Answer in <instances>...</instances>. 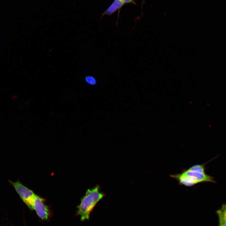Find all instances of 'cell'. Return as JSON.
Returning <instances> with one entry per match:
<instances>
[{
	"mask_svg": "<svg viewBox=\"0 0 226 226\" xmlns=\"http://www.w3.org/2000/svg\"><path fill=\"white\" fill-rule=\"evenodd\" d=\"M170 176L176 180L180 185L187 187L202 182H215L213 177L206 174L204 164L193 165L180 173L171 175Z\"/></svg>",
	"mask_w": 226,
	"mask_h": 226,
	"instance_id": "1",
	"label": "cell"
},
{
	"mask_svg": "<svg viewBox=\"0 0 226 226\" xmlns=\"http://www.w3.org/2000/svg\"><path fill=\"white\" fill-rule=\"evenodd\" d=\"M100 186L96 185L91 189H88L81 200L77 207V213L81 216L82 221L88 220L90 214L97 203L105 195L100 191Z\"/></svg>",
	"mask_w": 226,
	"mask_h": 226,
	"instance_id": "2",
	"label": "cell"
},
{
	"mask_svg": "<svg viewBox=\"0 0 226 226\" xmlns=\"http://www.w3.org/2000/svg\"><path fill=\"white\" fill-rule=\"evenodd\" d=\"M8 181L24 202L31 209L34 210V205L36 195L33 191L22 184L19 181Z\"/></svg>",
	"mask_w": 226,
	"mask_h": 226,
	"instance_id": "3",
	"label": "cell"
},
{
	"mask_svg": "<svg viewBox=\"0 0 226 226\" xmlns=\"http://www.w3.org/2000/svg\"><path fill=\"white\" fill-rule=\"evenodd\" d=\"M43 198L36 195L35 200L34 210H35L38 215L41 219L46 220L49 216L48 207L44 203Z\"/></svg>",
	"mask_w": 226,
	"mask_h": 226,
	"instance_id": "4",
	"label": "cell"
},
{
	"mask_svg": "<svg viewBox=\"0 0 226 226\" xmlns=\"http://www.w3.org/2000/svg\"><path fill=\"white\" fill-rule=\"evenodd\" d=\"M125 4L120 0H114L111 4L104 11L102 17L104 15L110 16L118 10H120Z\"/></svg>",
	"mask_w": 226,
	"mask_h": 226,
	"instance_id": "5",
	"label": "cell"
},
{
	"mask_svg": "<svg viewBox=\"0 0 226 226\" xmlns=\"http://www.w3.org/2000/svg\"><path fill=\"white\" fill-rule=\"evenodd\" d=\"M218 214L219 223L226 221V204H223L220 209L216 212Z\"/></svg>",
	"mask_w": 226,
	"mask_h": 226,
	"instance_id": "6",
	"label": "cell"
},
{
	"mask_svg": "<svg viewBox=\"0 0 226 226\" xmlns=\"http://www.w3.org/2000/svg\"><path fill=\"white\" fill-rule=\"evenodd\" d=\"M85 80L87 83L91 85H94L97 83L95 78L91 75H89L86 77Z\"/></svg>",
	"mask_w": 226,
	"mask_h": 226,
	"instance_id": "7",
	"label": "cell"
},
{
	"mask_svg": "<svg viewBox=\"0 0 226 226\" xmlns=\"http://www.w3.org/2000/svg\"><path fill=\"white\" fill-rule=\"evenodd\" d=\"M125 4L126 3H132L134 5L136 4V3L134 0H120Z\"/></svg>",
	"mask_w": 226,
	"mask_h": 226,
	"instance_id": "8",
	"label": "cell"
},
{
	"mask_svg": "<svg viewBox=\"0 0 226 226\" xmlns=\"http://www.w3.org/2000/svg\"><path fill=\"white\" fill-rule=\"evenodd\" d=\"M218 226H226V221L219 223Z\"/></svg>",
	"mask_w": 226,
	"mask_h": 226,
	"instance_id": "9",
	"label": "cell"
}]
</instances>
